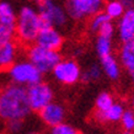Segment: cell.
<instances>
[{
    "label": "cell",
    "instance_id": "obj_1",
    "mask_svg": "<svg viewBox=\"0 0 134 134\" xmlns=\"http://www.w3.org/2000/svg\"><path fill=\"white\" fill-rule=\"evenodd\" d=\"M32 112L30 106L27 87L16 84H8L0 91V119L5 123L25 121Z\"/></svg>",
    "mask_w": 134,
    "mask_h": 134
},
{
    "label": "cell",
    "instance_id": "obj_2",
    "mask_svg": "<svg viewBox=\"0 0 134 134\" xmlns=\"http://www.w3.org/2000/svg\"><path fill=\"white\" fill-rule=\"evenodd\" d=\"M42 27L43 22L35 5L25 4L17 10L16 41L19 43L26 47L33 44Z\"/></svg>",
    "mask_w": 134,
    "mask_h": 134
},
{
    "label": "cell",
    "instance_id": "obj_3",
    "mask_svg": "<svg viewBox=\"0 0 134 134\" xmlns=\"http://www.w3.org/2000/svg\"><path fill=\"white\" fill-rule=\"evenodd\" d=\"M43 26H53L57 29H64L70 21L69 14L64 4L58 3L57 0H35Z\"/></svg>",
    "mask_w": 134,
    "mask_h": 134
},
{
    "label": "cell",
    "instance_id": "obj_4",
    "mask_svg": "<svg viewBox=\"0 0 134 134\" xmlns=\"http://www.w3.org/2000/svg\"><path fill=\"white\" fill-rule=\"evenodd\" d=\"M8 77L12 84L21 85L25 87L33 85L38 81H42L43 74L35 64L26 58V59H17L14 64L9 68Z\"/></svg>",
    "mask_w": 134,
    "mask_h": 134
},
{
    "label": "cell",
    "instance_id": "obj_5",
    "mask_svg": "<svg viewBox=\"0 0 134 134\" xmlns=\"http://www.w3.org/2000/svg\"><path fill=\"white\" fill-rule=\"evenodd\" d=\"M26 58L32 64H35L38 69L42 71V74L52 73L54 66L59 63L62 59L59 51H52L47 49L44 47H41L37 43H33L31 46H27L26 49Z\"/></svg>",
    "mask_w": 134,
    "mask_h": 134
},
{
    "label": "cell",
    "instance_id": "obj_6",
    "mask_svg": "<svg viewBox=\"0 0 134 134\" xmlns=\"http://www.w3.org/2000/svg\"><path fill=\"white\" fill-rule=\"evenodd\" d=\"M51 74L58 84L64 86H73L81 81L82 68L73 58H62Z\"/></svg>",
    "mask_w": 134,
    "mask_h": 134
},
{
    "label": "cell",
    "instance_id": "obj_7",
    "mask_svg": "<svg viewBox=\"0 0 134 134\" xmlns=\"http://www.w3.org/2000/svg\"><path fill=\"white\" fill-rule=\"evenodd\" d=\"M105 0H65L64 6L70 20L84 21L103 9Z\"/></svg>",
    "mask_w": 134,
    "mask_h": 134
},
{
    "label": "cell",
    "instance_id": "obj_8",
    "mask_svg": "<svg viewBox=\"0 0 134 134\" xmlns=\"http://www.w3.org/2000/svg\"><path fill=\"white\" fill-rule=\"evenodd\" d=\"M17 10L8 1H0V41L16 40Z\"/></svg>",
    "mask_w": 134,
    "mask_h": 134
},
{
    "label": "cell",
    "instance_id": "obj_9",
    "mask_svg": "<svg viewBox=\"0 0 134 134\" xmlns=\"http://www.w3.org/2000/svg\"><path fill=\"white\" fill-rule=\"evenodd\" d=\"M27 96L32 112L38 113L43 107L54 101V90L48 82L42 80L27 87Z\"/></svg>",
    "mask_w": 134,
    "mask_h": 134
},
{
    "label": "cell",
    "instance_id": "obj_10",
    "mask_svg": "<svg viewBox=\"0 0 134 134\" xmlns=\"http://www.w3.org/2000/svg\"><path fill=\"white\" fill-rule=\"evenodd\" d=\"M38 46L52 51H60L64 46V36L59 29L53 26H43L36 38Z\"/></svg>",
    "mask_w": 134,
    "mask_h": 134
},
{
    "label": "cell",
    "instance_id": "obj_11",
    "mask_svg": "<svg viewBox=\"0 0 134 134\" xmlns=\"http://www.w3.org/2000/svg\"><path fill=\"white\" fill-rule=\"evenodd\" d=\"M38 117H40L41 122L44 126L52 128V127L65 122L66 108L64 107V105H62L60 102L52 101L38 112Z\"/></svg>",
    "mask_w": 134,
    "mask_h": 134
},
{
    "label": "cell",
    "instance_id": "obj_12",
    "mask_svg": "<svg viewBox=\"0 0 134 134\" xmlns=\"http://www.w3.org/2000/svg\"><path fill=\"white\" fill-rule=\"evenodd\" d=\"M116 37L121 43L134 41V8L127 9L124 14L117 20Z\"/></svg>",
    "mask_w": 134,
    "mask_h": 134
},
{
    "label": "cell",
    "instance_id": "obj_13",
    "mask_svg": "<svg viewBox=\"0 0 134 134\" xmlns=\"http://www.w3.org/2000/svg\"><path fill=\"white\" fill-rule=\"evenodd\" d=\"M20 48L16 40L0 41V70H8L19 59Z\"/></svg>",
    "mask_w": 134,
    "mask_h": 134
},
{
    "label": "cell",
    "instance_id": "obj_14",
    "mask_svg": "<svg viewBox=\"0 0 134 134\" xmlns=\"http://www.w3.org/2000/svg\"><path fill=\"white\" fill-rule=\"evenodd\" d=\"M100 65H101V69L103 71L105 75L108 80L111 81H118L123 73V68L121 65V62L118 59L117 54H110V55H106V57L100 58Z\"/></svg>",
    "mask_w": 134,
    "mask_h": 134
},
{
    "label": "cell",
    "instance_id": "obj_15",
    "mask_svg": "<svg viewBox=\"0 0 134 134\" xmlns=\"http://www.w3.org/2000/svg\"><path fill=\"white\" fill-rule=\"evenodd\" d=\"M124 111L126 105L121 101H116L110 108L103 112H95L93 117L100 123H119Z\"/></svg>",
    "mask_w": 134,
    "mask_h": 134
},
{
    "label": "cell",
    "instance_id": "obj_16",
    "mask_svg": "<svg viewBox=\"0 0 134 134\" xmlns=\"http://www.w3.org/2000/svg\"><path fill=\"white\" fill-rule=\"evenodd\" d=\"M117 57L121 62L123 70L129 73L134 69V41L121 43L117 52Z\"/></svg>",
    "mask_w": 134,
    "mask_h": 134
},
{
    "label": "cell",
    "instance_id": "obj_17",
    "mask_svg": "<svg viewBox=\"0 0 134 134\" xmlns=\"http://www.w3.org/2000/svg\"><path fill=\"white\" fill-rule=\"evenodd\" d=\"M95 52L98 59L114 53V37L97 35L95 40Z\"/></svg>",
    "mask_w": 134,
    "mask_h": 134
},
{
    "label": "cell",
    "instance_id": "obj_18",
    "mask_svg": "<svg viewBox=\"0 0 134 134\" xmlns=\"http://www.w3.org/2000/svg\"><path fill=\"white\" fill-rule=\"evenodd\" d=\"M102 10L111 20L117 21L124 14L127 9L121 0H106Z\"/></svg>",
    "mask_w": 134,
    "mask_h": 134
},
{
    "label": "cell",
    "instance_id": "obj_19",
    "mask_svg": "<svg viewBox=\"0 0 134 134\" xmlns=\"http://www.w3.org/2000/svg\"><path fill=\"white\" fill-rule=\"evenodd\" d=\"M108 21H111V19L103 12V10H101V11H98L97 14H95L93 16H91L89 20H87V31H89L91 35H95V36H96V35H98V32L103 29V26H105Z\"/></svg>",
    "mask_w": 134,
    "mask_h": 134
},
{
    "label": "cell",
    "instance_id": "obj_20",
    "mask_svg": "<svg viewBox=\"0 0 134 134\" xmlns=\"http://www.w3.org/2000/svg\"><path fill=\"white\" fill-rule=\"evenodd\" d=\"M102 76H103V71L101 69L100 63H91L85 69H82L81 81L85 84H91V82L98 81Z\"/></svg>",
    "mask_w": 134,
    "mask_h": 134
},
{
    "label": "cell",
    "instance_id": "obj_21",
    "mask_svg": "<svg viewBox=\"0 0 134 134\" xmlns=\"http://www.w3.org/2000/svg\"><path fill=\"white\" fill-rule=\"evenodd\" d=\"M116 102V98L108 91H101L95 98V112H103Z\"/></svg>",
    "mask_w": 134,
    "mask_h": 134
},
{
    "label": "cell",
    "instance_id": "obj_22",
    "mask_svg": "<svg viewBox=\"0 0 134 134\" xmlns=\"http://www.w3.org/2000/svg\"><path fill=\"white\" fill-rule=\"evenodd\" d=\"M119 123L122 126L123 132H134V110L126 108Z\"/></svg>",
    "mask_w": 134,
    "mask_h": 134
},
{
    "label": "cell",
    "instance_id": "obj_23",
    "mask_svg": "<svg viewBox=\"0 0 134 134\" xmlns=\"http://www.w3.org/2000/svg\"><path fill=\"white\" fill-rule=\"evenodd\" d=\"M49 134H79V132L74 126L66 122H63L58 126L52 127L49 130Z\"/></svg>",
    "mask_w": 134,
    "mask_h": 134
},
{
    "label": "cell",
    "instance_id": "obj_24",
    "mask_svg": "<svg viewBox=\"0 0 134 134\" xmlns=\"http://www.w3.org/2000/svg\"><path fill=\"white\" fill-rule=\"evenodd\" d=\"M6 127L11 133H19L24 127V121H11L6 123Z\"/></svg>",
    "mask_w": 134,
    "mask_h": 134
},
{
    "label": "cell",
    "instance_id": "obj_25",
    "mask_svg": "<svg viewBox=\"0 0 134 134\" xmlns=\"http://www.w3.org/2000/svg\"><path fill=\"white\" fill-rule=\"evenodd\" d=\"M123 3V5L126 6V9H132L134 8V5H133V0H121Z\"/></svg>",
    "mask_w": 134,
    "mask_h": 134
},
{
    "label": "cell",
    "instance_id": "obj_26",
    "mask_svg": "<svg viewBox=\"0 0 134 134\" xmlns=\"http://www.w3.org/2000/svg\"><path fill=\"white\" fill-rule=\"evenodd\" d=\"M128 76H129V79H130V81H132V84L134 85V69L130 70L129 73H128Z\"/></svg>",
    "mask_w": 134,
    "mask_h": 134
},
{
    "label": "cell",
    "instance_id": "obj_27",
    "mask_svg": "<svg viewBox=\"0 0 134 134\" xmlns=\"http://www.w3.org/2000/svg\"><path fill=\"white\" fill-rule=\"evenodd\" d=\"M129 103H130V108H132V110H134V92L132 93V96H130Z\"/></svg>",
    "mask_w": 134,
    "mask_h": 134
},
{
    "label": "cell",
    "instance_id": "obj_28",
    "mask_svg": "<svg viewBox=\"0 0 134 134\" xmlns=\"http://www.w3.org/2000/svg\"><path fill=\"white\" fill-rule=\"evenodd\" d=\"M122 134H134V132H123Z\"/></svg>",
    "mask_w": 134,
    "mask_h": 134
},
{
    "label": "cell",
    "instance_id": "obj_29",
    "mask_svg": "<svg viewBox=\"0 0 134 134\" xmlns=\"http://www.w3.org/2000/svg\"><path fill=\"white\" fill-rule=\"evenodd\" d=\"M133 5H134V0H133Z\"/></svg>",
    "mask_w": 134,
    "mask_h": 134
},
{
    "label": "cell",
    "instance_id": "obj_30",
    "mask_svg": "<svg viewBox=\"0 0 134 134\" xmlns=\"http://www.w3.org/2000/svg\"><path fill=\"white\" fill-rule=\"evenodd\" d=\"M0 91H1V87H0Z\"/></svg>",
    "mask_w": 134,
    "mask_h": 134
},
{
    "label": "cell",
    "instance_id": "obj_31",
    "mask_svg": "<svg viewBox=\"0 0 134 134\" xmlns=\"http://www.w3.org/2000/svg\"><path fill=\"white\" fill-rule=\"evenodd\" d=\"M105 1H106V0H105Z\"/></svg>",
    "mask_w": 134,
    "mask_h": 134
}]
</instances>
